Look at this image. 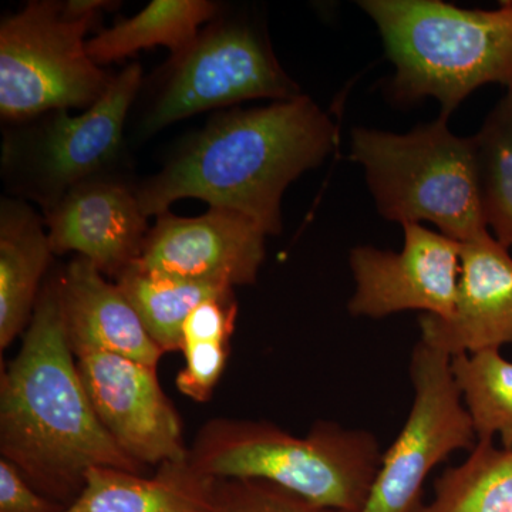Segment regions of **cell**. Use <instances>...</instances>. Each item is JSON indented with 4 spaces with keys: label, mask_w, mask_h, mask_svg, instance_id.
<instances>
[{
    "label": "cell",
    "mask_w": 512,
    "mask_h": 512,
    "mask_svg": "<svg viewBox=\"0 0 512 512\" xmlns=\"http://www.w3.org/2000/svg\"><path fill=\"white\" fill-rule=\"evenodd\" d=\"M67 340L59 281L47 279L22 346L0 375V454L67 507L93 467L141 474L100 423Z\"/></svg>",
    "instance_id": "obj_1"
},
{
    "label": "cell",
    "mask_w": 512,
    "mask_h": 512,
    "mask_svg": "<svg viewBox=\"0 0 512 512\" xmlns=\"http://www.w3.org/2000/svg\"><path fill=\"white\" fill-rule=\"evenodd\" d=\"M338 128L309 96L220 114L137 188L147 217L198 198L241 212L268 235L282 231V197L332 153Z\"/></svg>",
    "instance_id": "obj_2"
},
{
    "label": "cell",
    "mask_w": 512,
    "mask_h": 512,
    "mask_svg": "<svg viewBox=\"0 0 512 512\" xmlns=\"http://www.w3.org/2000/svg\"><path fill=\"white\" fill-rule=\"evenodd\" d=\"M382 457L375 434L328 420L298 437L269 421L217 417L188 450L204 476L265 481L339 512L363 511Z\"/></svg>",
    "instance_id": "obj_3"
},
{
    "label": "cell",
    "mask_w": 512,
    "mask_h": 512,
    "mask_svg": "<svg viewBox=\"0 0 512 512\" xmlns=\"http://www.w3.org/2000/svg\"><path fill=\"white\" fill-rule=\"evenodd\" d=\"M376 23L394 76L386 90L409 106L433 97L450 117L485 84L512 86V0L493 10L441 0H362Z\"/></svg>",
    "instance_id": "obj_4"
},
{
    "label": "cell",
    "mask_w": 512,
    "mask_h": 512,
    "mask_svg": "<svg viewBox=\"0 0 512 512\" xmlns=\"http://www.w3.org/2000/svg\"><path fill=\"white\" fill-rule=\"evenodd\" d=\"M440 116L410 133L352 131L350 158L365 168L377 211L399 224L431 222L457 242L488 231L473 138L458 137Z\"/></svg>",
    "instance_id": "obj_5"
},
{
    "label": "cell",
    "mask_w": 512,
    "mask_h": 512,
    "mask_svg": "<svg viewBox=\"0 0 512 512\" xmlns=\"http://www.w3.org/2000/svg\"><path fill=\"white\" fill-rule=\"evenodd\" d=\"M100 15L69 18L63 3L30 2L0 25V114L28 121L50 111L89 109L113 79L87 53Z\"/></svg>",
    "instance_id": "obj_6"
},
{
    "label": "cell",
    "mask_w": 512,
    "mask_h": 512,
    "mask_svg": "<svg viewBox=\"0 0 512 512\" xmlns=\"http://www.w3.org/2000/svg\"><path fill=\"white\" fill-rule=\"evenodd\" d=\"M451 357L419 342L410 360L412 410L383 453L362 512H416L434 467L458 450L470 453L478 437L451 367Z\"/></svg>",
    "instance_id": "obj_7"
},
{
    "label": "cell",
    "mask_w": 512,
    "mask_h": 512,
    "mask_svg": "<svg viewBox=\"0 0 512 512\" xmlns=\"http://www.w3.org/2000/svg\"><path fill=\"white\" fill-rule=\"evenodd\" d=\"M141 80L140 64H128L84 113L50 111L28 136L5 144V167L45 211L76 185L97 177L117 156Z\"/></svg>",
    "instance_id": "obj_8"
},
{
    "label": "cell",
    "mask_w": 512,
    "mask_h": 512,
    "mask_svg": "<svg viewBox=\"0 0 512 512\" xmlns=\"http://www.w3.org/2000/svg\"><path fill=\"white\" fill-rule=\"evenodd\" d=\"M301 96L271 47L239 23L212 26L178 59H171L164 86L147 113L144 131L245 100L285 101Z\"/></svg>",
    "instance_id": "obj_9"
},
{
    "label": "cell",
    "mask_w": 512,
    "mask_h": 512,
    "mask_svg": "<svg viewBox=\"0 0 512 512\" xmlns=\"http://www.w3.org/2000/svg\"><path fill=\"white\" fill-rule=\"evenodd\" d=\"M402 251L369 245L350 251L356 289L350 315L380 319L403 311L448 318L456 302L461 244L421 224L403 225Z\"/></svg>",
    "instance_id": "obj_10"
},
{
    "label": "cell",
    "mask_w": 512,
    "mask_h": 512,
    "mask_svg": "<svg viewBox=\"0 0 512 512\" xmlns=\"http://www.w3.org/2000/svg\"><path fill=\"white\" fill-rule=\"evenodd\" d=\"M76 360L94 412L126 456L143 467L188 457L180 414L157 369L107 352Z\"/></svg>",
    "instance_id": "obj_11"
},
{
    "label": "cell",
    "mask_w": 512,
    "mask_h": 512,
    "mask_svg": "<svg viewBox=\"0 0 512 512\" xmlns=\"http://www.w3.org/2000/svg\"><path fill=\"white\" fill-rule=\"evenodd\" d=\"M261 225L228 208L210 207L201 217L158 215L150 229L140 258L133 268L147 274L220 282L232 286L252 285L265 259Z\"/></svg>",
    "instance_id": "obj_12"
},
{
    "label": "cell",
    "mask_w": 512,
    "mask_h": 512,
    "mask_svg": "<svg viewBox=\"0 0 512 512\" xmlns=\"http://www.w3.org/2000/svg\"><path fill=\"white\" fill-rule=\"evenodd\" d=\"M45 214L53 254L76 252L114 279L140 258L150 234L137 190L107 178L76 185Z\"/></svg>",
    "instance_id": "obj_13"
},
{
    "label": "cell",
    "mask_w": 512,
    "mask_h": 512,
    "mask_svg": "<svg viewBox=\"0 0 512 512\" xmlns=\"http://www.w3.org/2000/svg\"><path fill=\"white\" fill-rule=\"evenodd\" d=\"M421 339L451 357L512 345V256L490 231L461 244V271L448 318L421 315Z\"/></svg>",
    "instance_id": "obj_14"
},
{
    "label": "cell",
    "mask_w": 512,
    "mask_h": 512,
    "mask_svg": "<svg viewBox=\"0 0 512 512\" xmlns=\"http://www.w3.org/2000/svg\"><path fill=\"white\" fill-rule=\"evenodd\" d=\"M82 256L57 276L64 329L74 356L107 352L157 369L163 350L116 282Z\"/></svg>",
    "instance_id": "obj_15"
},
{
    "label": "cell",
    "mask_w": 512,
    "mask_h": 512,
    "mask_svg": "<svg viewBox=\"0 0 512 512\" xmlns=\"http://www.w3.org/2000/svg\"><path fill=\"white\" fill-rule=\"evenodd\" d=\"M214 478L195 470L190 458L167 461L153 477L93 467L82 493L62 512H212Z\"/></svg>",
    "instance_id": "obj_16"
},
{
    "label": "cell",
    "mask_w": 512,
    "mask_h": 512,
    "mask_svg": "<svg viewBox=\"0 0 512 512\" xmlns=\"http://www.w3.org/2000/svg\"><path fill=\"white\" fill-rule=\"evenodd\" d=\"M45 222L23 201L0 207V350L28 329L52 262Z\"/></svg>",
    "instance_id": "obj_17"
},
{
    "label": "cell",
    "mask_w": 512,
    "mask_h": 512,
    "mask_svg": "<svg viewBox=\"0 0 512 512\" xmlns=\"http://www.w3.org/2000/svg\"><path fill=\"white\" fill-rule=\"evenodd\" d=\"M215 13L217 5L208 0H153L133 18L101 30L87 42V53L99 66L154 46L168 47L171 59H178L194 45L201 26Z\"/></svg>",
    "instance_id": "obj_18"
},
{
    "label": "cell",
    "mask_w": 512,
    "mask_h": 512,
    "mask_svg": "<svg viewBox=\"0 0 512 512\" xmlns=\"http://www.w3.org/2000/svg\"><path fill=\"white\" fill-rule=\"evenodd\" d=\"M116 284L164 353L181 349L183 326L192 309L208 299L234 298V288L220 282L167 278L133 266L116 279Z\"/></svg>",
    "instance_id": "obj_19"
},
{
    "label": "cell",
    "mask_w": 512,
    "mask_h": 512,
    "mask_svg": "<svg viewBox=\"0 0 512 512\" xmlns=\"http://www.w3.org/2000/svg\"><path fill=\"white\" fill-rule=\"evenodd\" d=\"M416 512H512V447L478 440L463 464L437 478L433 500Z\"/></svg>",
    "instance_id": "obj_20"
},
{
    "label": "cell",
    "mask_w": 512,
    "mask_h": 512,
    "mask_svg": "<svg viewBox=\"0 0 512 512\" xmlns=\"http://www.w3.org/2000/svg\"><path fill=\"white\" fill-rule=\"evenodd\" d=\"M473 138L485 224L512 247V86Z\"/></svg>",
    "instance_id": "obj_21"
},
{
    "label": "cell",
    "mask_w": 512,
    "mask_h": 512,
    "mask_svg": "<svg viewBox=\"0 0 512 512\" xmlns=\"http://www.w3.org/2000/svg\"><path fill=\"white\" fill-rule=\"evenodd\" d=\"M461 396L478 440L500 437L512 447V362L500 350H484L451 359Z\"/></svg>",
    "instance_id": "obj_22"
},
{
    "label": "cell",
    "mask_w": 512,
    "mask_h": 512,
    "mask_svg": "<svg viewBox=\"0 0 512 512\" xmlns=\"http://www.w3.org/2000/svg\"><path fill=\"white\" fill-rule=\"evenodd\" d=\"M212 512H339L259 480H215Z\"/></svg>",
    "instance_id": "obj_23"
},
{
    "label": "cell",
    "mask_w": 512,
    "mask_h": 512,
    "mask_svg": "<svg viewBox=\"0 0 512 512\" xmlns=\"http://www.w3.org/2000/svg\"><path fill=\"white\" fill-rule=\"evenodd\" d=\"M185 366L175 377L178 392L197 403L211 400L227 366L229 342L191 340L181 345Z\"/></svg>",
    "instance_id": "obj_24"
},
{
    "label": "cell",
    "mask_w": 512,
    "mask_h": 512,
    "mask_svg": "<svg viewBox=\"0 0 512 512\" xmlns=\"http://www.w3.org/2000/svg\"><path fill=\"white\" fill-rule=\"evenodd\" d=\"M64 505L55 503L33 487L22 473L0 460V512H62Z\"/></svg>",
    "instance_id": "obj_25"
}]
</instances>
